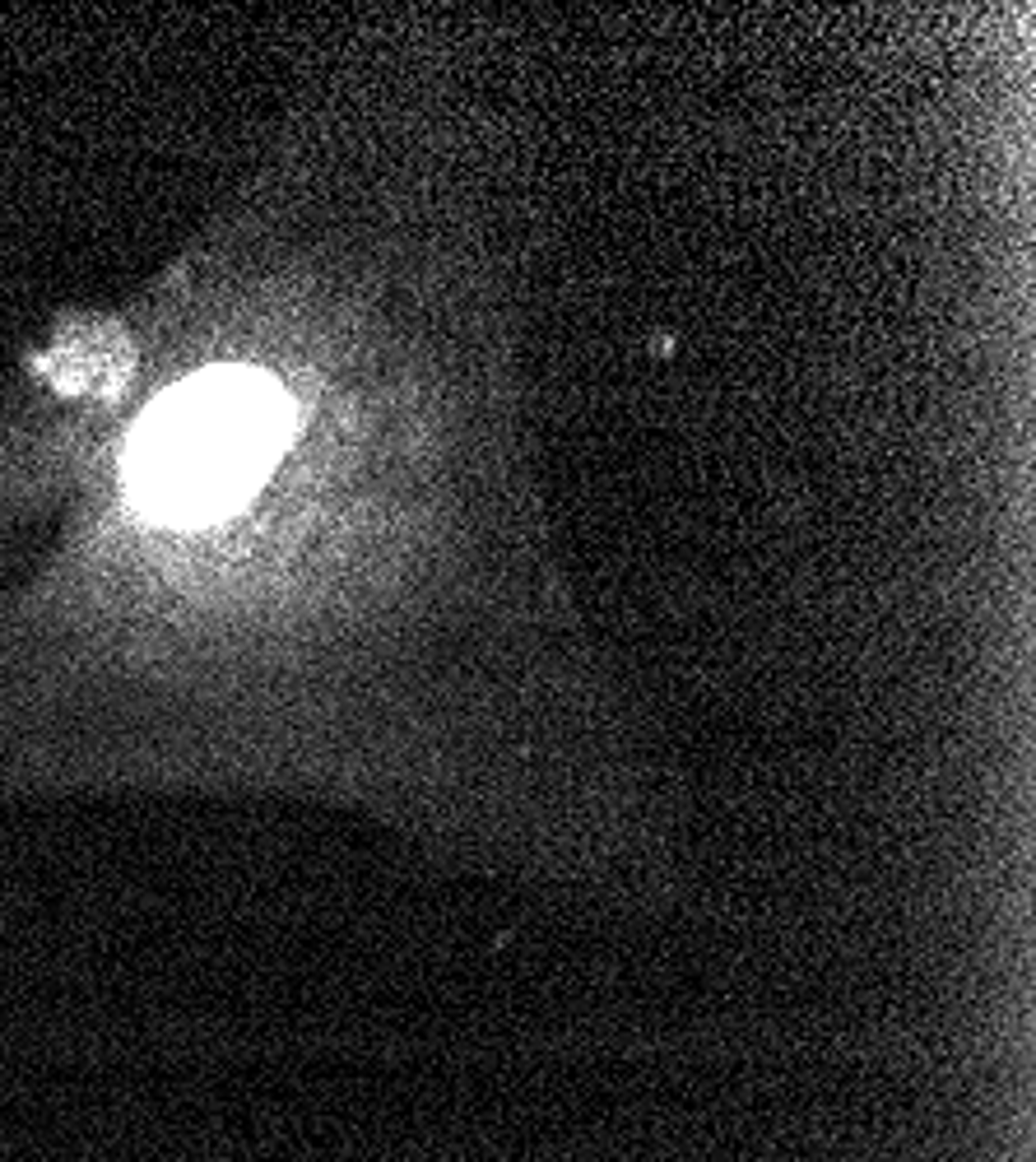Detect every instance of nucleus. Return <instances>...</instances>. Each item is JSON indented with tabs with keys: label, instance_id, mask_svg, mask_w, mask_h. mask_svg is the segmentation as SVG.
<instances>
[{
	"label": "nucleus",
	"instance_id": "1",
	"mask_svg": "<svg viewBox=\"0 0 1036 1162\" xmlns=\"http://www.w3.org/2000/svg\"><path fill=\"white\" fill-rule=\"evenodd\" d=\"M288 438L284 391L251 368H214L163 400L135 442V489L163 516H219L256 489Z\"/></svg>",
	"mask_w": 1036,
	"mask_h": 1162
}]
</instances>
